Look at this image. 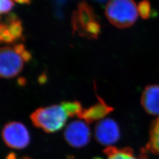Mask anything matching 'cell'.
Returning <instances> with one entry per match:
<instances>
[{"instance_id": "1", "label": "cell", "mask_w": 159, "mask_h": 159, "mask_svg": "<svg viewBox=\"0 0 159 159\" xmlns=\"http://www.w3.org/2000/svg\"><path fill=\"white\" fill-rule=\"evenodd\" d=\"M71 117L65 102L35 110L30 119L35 127L46 133H54L62 129L68 117Z\"/></svg>"}, {"instance_id": "10", "label": "cell", "mask_w": 159, "mask_h": 159, "mask_svg": "<svg viewBox=\"0 0 159 159\" xmlns=\"http://www.w3.org/2000/svg\"><path fill=\"white\" fill-rule=\"evenodd\" d=\"M98 102L90 108L83 109L78 116L80 119L85 120L88 123H91L96 120L104 119L108 113L113 111V108L108 106L100 97H98Z\"/></svg>"}, {"instance_id": "3", "label": "cell", "mask_w": 159, "mask_h": 159, "mask_svg": "<svg viewBox=\"0 0 159 159\" xmlns=\"http://www.w3.org/2000/svg\"><path fill=\"white\" fill-rule=\"evenodd\" d=\"M105 13L108 21L115 27L126 29L136 23L139 12L134 0H110Z\"/></svg>"}, {"instance_id": "7", "label": "cell", "mask_w": 159, "mask_h": 159, "mask_svg": "<svg viewBox=\"0 0 159 159\" xmlns=\"http://www.w3.org/2000/svg\"><path fill=\"white\" fill-rule=\"evenodd\" d=\"M120 135L119 125L111 119L102 120L96 126V139L102 145L111 146L119 140Z\"/></svg>"}, {"instance_id": "16", "label": "cell", "mask_w": 159, "mask_h": 159, "mask_svg": "<svg viewBox=\"0 0 159 159\" xmlns=\"http://www.w3.org/2000/svg\"><path fill=\"white\" fill-rule=\"evenodd\" d=\"M14 1L20 4H29L31 1V0H14Z\"/></svg>"}, {"instance_id": "11", "label": "cell", "mask_w": 159, "mask_h": 159, "mask_svg": "<svg viewBox=\"0 0 159 159\" xmlns=\"http://www.w3.org/2000/svg\"><path fill=\"white\" fill-rule=\"evenodd\" d=\"M104 153L106 155L107 159H138L129 148H117L110 146L104 150Z\"/></svg>"}, {"instance_id": "14", "label": "cell", "mask_w": 159, "mask_h": 159, "mask_svg": "<svg viewBox=\"0 0 159 159\" xmlns=\"http://www.w3.org/2000/svg\"><path fill=\"white\" fill-rule=\"evenodd\" d=\"M14 6L12 0H0V12L1 14H7Z\"/></svg>"}, {"instance_id": "13", "label": "cell", "mask_w": 159, "mask_h": 159, "mask_svg": "<svg viewBox=\"0 0 159 159\" xmlns=\"http://www.w3.org/2000/svg\"><path fill=\"white\" fill-rule=\"evenodd\" d=\"M138 12L143 19L146 20L156 15V12L152 11L150 2L148 0H143L137 6Z\"/></svg>"}, {"instance_id": "15", "label": "cell", "mask_w": 159, "mask_h": 159, "mask_svg": "<svg viewBox=\"0 0 159 159\" xmlns=\"http://www.w3.org/2000/svg\"><path fill=\"white\" fill-rule=\"evenodd\" d=\"M6 159H17L16 157V154L14 153L10 154L7 157ZM33 159L31 158H30V157H22L21 159Z\"/></svg>"}, {"instance_id": "9", "label": "cell", "mask_w": 159, "mask_h": 159, "mask_svg": "<svg viewBox=\"0 0 159 159\" xmlns=\"http://www.w3.org/2000/svg\"><path fill=\"white\" fill-rule=\"evenodd\" d=\"M141 102L143 107L150 115H159V85H148L143 91Z\"/></svg>"}, {"instance_id": "8", "label": "cell", "mask_w": 159, "mask_h": 159, "mask_svg": "<svg viewBox=\"0 0 159 159\" xmlns=\"http://www.w3.org/2000/svg\"><path fill=\"white\" fill-rule=\"evenodd\" d=\"M23 28L21 21L15 15L7 18L6 23L0 26V39L1 42L12 44L22 37Z\"/></svg>"}, {"instance_id": "12", "label": "cell", "mask_w": 159, "mask_h": 159, "mask_svg": "<svg viewBox=\"0 0 159 159\" xmlns=\"http://www.w3.org/2000/svg\"><path fill=\"white\" fill-rule=\"evenodd\" d=\"M148 148L154 153L159 155V117L151 126Z\"/></svg>"}, {"instance_id": "4", "label": "cell", "mask_w": 159, "mask_h": 159, "mask_svg": "<svg viewBox=\"0 0 159 159\" xmlns=\"http://www.w3.org/2000/svg\"><path fill=\"white\" fill-rule=\"evenodd\" d=\"M73 30L80 35L90 39H97L100 25L94 10L85 2H80L72 17Z\"/></svg>"}, {"instance_id": "2", "label": "cell", "mask_w": 159, "mask_h": 159, "mask_svg": "<svg viewBox=\"0 0 159 159\" xmlns=\"http://www.w3.org/2000/svg\"><path fill=\"white\" fill-rule=\"evenodd\" d=\"M31 55L23 44L14 47H4L0 51V75L2 78L12 79L23 70L24 63L28 62Z\"/></svg>"}, {"instance_id": "5", "label": "cell", "mask_w": 159, "mask_h": 159, "mask_svg": "<svg viewBox=\"0 0 159 159\" xmlns=\"http://www.w3.org/2000/svg\"><path fill=\"white\" fill-rule=\"evenodd\" d=\"M2 137L8 147L18 150L27 147L30 142V133L27 127L18 121L6 124L2 131Z\"/></svg>"}, {"instance_id": "6", "label": "cell", "mask_w": 159, "mask_h": 159, "mask_svg": "<svg viewBox=\"0 0 159 159\" xmlns=\"http://www.w3.org/2000/svg\"><path fill=\"white\" fill-rule=\"evenodd\" d=\"M64 136L66 142L71 146L83 148L89 142L91 132L85 123L80 120H75L67 126Z\"/></svg>"}]
</instances>
